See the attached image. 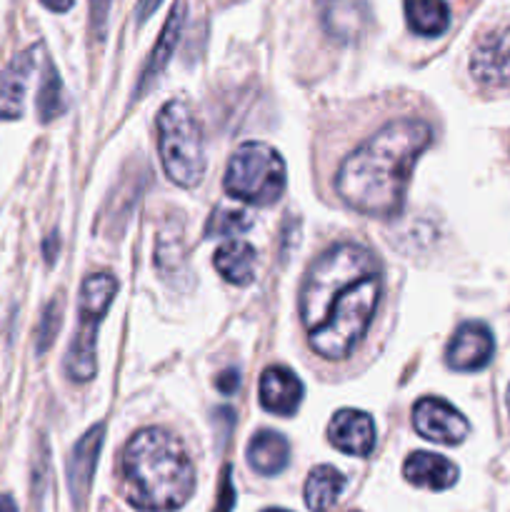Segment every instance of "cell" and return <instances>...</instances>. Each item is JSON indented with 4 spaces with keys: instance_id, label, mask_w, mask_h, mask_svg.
I'll use <instances>...</instances> for the list:
<instances>
[{
    "instance_id": "obj_16",
    "label": "cell",
    "mask_w": 510,
    "mask_h": 512,
    "mask_svg": "<svg viewBox=\"0 0 510 512\" xmlns=\"http://www.w3.org/2000/svg\"><path fill=\"white\" fill-rule=\"evenodd\" d=\"M183 23H185V0H178L173 10H170L168 20H165L163 30H160V38L155 43L153 53H150L148 63L143 68V78H140L138 85V95H143L148 90V85L163 73L165 65L170 63V55L175 53V45H178L180 33H183Z\"/></svg>"
},
{
    "instance_id": "obj_24",
    "label": "cell",
    "mask_w": 510,
    "mask_h": 512,
    "mask_svg": "<svg viewBox=\"0 0 510 512\" xmlns=\"http://www.w3.org/2000/svg\"><path fill=\"white\" fill-rule=\"evenodd\" d=\"M110 0H90V20H93V30L98 38L105 33V20H108Z\"/></svg>"
},
{
    "instance_id": "obj_19",
    "label": "cell",
    "mask_w": 510,
    "mask_h": 512,
    "mask_svg": "<svg viewBox=\"0 0 510 512\" xmlns=\"http://www.w3.org/2000/svg\"><path fill=\"white\" fill-rule=\"evenodd\" d=\"M343 488L345 478L338 470L330 468V465H318L305 483V503L313 512H328L338 503Z\"/></svg>"
},
{
    "instance_id": "obj_15",
    "label": "cell",
    "mask_w": 510,
    "mask_h": 512,
    "mask_svg": "<svg viewBox=\"0 0 510 512\" xmlns=\"http://www.w3.org/2000/svg\"><path fill=\"white\" fill-rule=\"evenodd\" d=\"M323 25L340 40H355L368 28L370 10L365 0H320Z\"/></svg>"
},
{
    "instance_id": "obj_1",
    "label": "cell",
    "mask_w": 510,
    "mask_h": 512,
    "mask_svg": "<svg viewBox=\"0 0 510 512\" xmlns=\"http://www.w3.org/2000/svg\"><path fill=\"white\" fill-rule=\"evenodd\" d=\"M383 293L380 263L370 250L343 243L320 255L300 288V320L320 358L343 360L373 323Z\"/></svg>"
},
{
    "instance_id": "obj_11",
    "label": "cell",
    "mask_w": 510,
    "mask_h": 512,
    "mask_svg": "<svg viewBox=\"0 0 510 512\" xmlns=\"http://www.w3.org/2000/svg\"><path fill=\"white\" fill-rule=\"evenodd\" d=\"M38 63V48H28L15 55L8 68L0 73V120H18L25 110V93H28L30 75Z\"/></svg>"
},
{
    "instance_id": "obj_14",
    "label": "cell",
    "mask_w": 510,
    "mask_h": 512,
    "mask_svg": "<svg viewBox=\"0 0 510 512\" xmlns=\"http://www.w3.org/2000/svg\"><path fill=\"white\" fill-rule=\"evenodd\" d=\"M103 425H95L90 428L83 438L78 440L73 450V458H70V468H68V478H70V490H73V498L78 503H83L85 495L90 490V480H93L95 473V463H98V453L100 445H103Z\"/></svg>"
},
{
    "instance_id": "obj_26",
    "label": "cell",
    "mask_w": 510,
    "mask_h": 512,
    "mask_svg": "<svg viewBox=\"0 0 510 512\" xmlns=\"http://www.w3.org/2000/svg\"><path fill=\"white\" fill-rule=\"evenodd\" d=\"M160 3H163V0H138V10H135V13H138L140 23H145V20L160 8Z\"/></svg>"
},
{
    "instance_id": "obj_27",
    "label": "cell",
    "mask_w": 510,
    "mask_h": 512,
    "mask_svg": "<svg viewBox=\"0 0 510 512\" xmlns=\"http://www.w3.org/2000/svg\"><path fill=\"white\" fill-rule=\"evenodd\" d=\"M230 505H233V490H230L228 470H225V478H223V503H220V512H228Z\"/></svg>"
},
{
    "instance_id": "obj_20",
    "label": "cell",
    "mask_w": 510,
    "mask_h": 512,
    "mask_svg": "<svg viewBox=\"0 0 510 512\" xmlns=\"http://www.w3.org/2000/svg\"><path fill=\"white\" fill-rule=\"evenodd\" d=\"M405 18L413 33L433 38L448 30L450 10L445 0H405Z\"/></svg>"
},
{
    "instance_id": "obj_17",
    "label": "cell",
    "mask_w": 510,
    "mask_h": 512,
    "mask_svg": "<svg viewBox=\"0 0 510 512\" xmlns=\"http://www.w3.org/2000/svg\"><path fill=\"white\" fill-rule=\"evenodd\" d=\"M255 260L258 253L245 240H230V243L220 245L213 255V265L228 283L248 285L255 278Z\"/></svg>"
},
{
    "instance_id": "obj_25",
    "label": "cell",
    "mask_w": 510,
    "mask_h": 512,
    "mask_svg": "<svg viewBox=\"0 0 510 512\" xmlns=\"http://www.w3.org/2000/svg\"><path fill=\"white\" fill-rule=\"evenodd\" d=\"M215 385H218V390L223 395H233L235 390H238V385H240L238 370H225V373L220 375L218 380H215Z\"/></svg>"
},
{
    "instance_id": "obj_28",
    "label": "cell",
    "mask_w": 510,
    "mask_h": 512,
    "mask_svg": "<svg viewBox=\"0 0 510 512\" xmlns=\"http://www.w3.org/2000/svg\"><path fill=\"white\" fill-rule=\"evenodd\" d=\"M48 10H55V13H65V10L73 8L75 0H40Z\"/></svg>"
},
{
    "instance_id": "obj_31",
    "label": "cell",
    "mask_w": 510,
    "mask_h": 512,
    "mask_svg": "<svg viewBox=\"0 0 510 512\" xmlns=\"http://www.w3.org/2000/svg\"><path fill=\"white\" fill-rule=\"evenodd\" d=\"M505 400H508V410H510V388H508V398H505Z\"/></svg>"
},
{
    "instance_id": "obj_7",
    "label": "cell",
    "mask_w": 510,
    "mask_h": 512,
    "mask_svg": "<svg viewBox=\"0 0 510 512\" xmlns=\"http://www.w3.org/2000/svg\"><path fill=\"white\" fill-rule=\"evenodd\" d=\"M470 75L488 90L510 88V28L480 38L470 58Z\"/></svg>"
},
{
    "instance_id": "obj_5",
    "label": "cell",
    "mask_w": 510,
    "mask_h": 512,
    "mask_svg": "<svg viewBox=\"0 0 510 512\" xmlns=\"http://www.w3.org/2000/svg\"><path fill=\"white\" fill-rule=\"evenodd\" d=\"M225 193L250 205H270L285 190V163L270 145L243 143L225 170Z\"/></svg>"
},
{
    "instance_id": "obj_18",
    "label": "cell",
    "mask_w": 510,
    "mask_h": 512,
    "mask_svg": "<svg viewBox=\"0 0 510 512\" xmlns=\"http://www.w3.org/2000/svg\"><path fill=\"white\" fill-rule=\"evenodd\" d=\"M290 460V445L288 440L273 430H260L253 435L248 445V463L255 473L260 475H275L288 465Z\"/></svg>"
},
{
    "instance_id": "obj_29",
    "label": "cell",
    "mask_w": 510,
    "mask_h": 512,
    "mask_svg": "<svg viewBox=\"0 0 510 512\" xmlns=\"http://www.w3.org/2000/svg\"><path fill=\"white\" fill-rule=\"evenodd\" d=\"M0 512H18L15 508V500L10 495H0Z\"/></svg>"
},
{
    "instance_id": "obj_10",
    "label": "cell",
    "mask_w": 510,
    "mask_h": 512,
    "mask_svg": "<svg viewBox=\"0 0 510 512\" xmlns=\"http://www.w3.org/2000/svg\"><path fill=\"white\" fill-rule=\"evenodd\" d=\"M328 438L340 453L365 458L375 448V423L363 410H340L330 420Z\"/></svg>"
},
{
    "instance_id": "obj_4",
    "label": "cell",
    "mask_w": 510,
    "mask_h": 512,
    "mask_svg": "<svg viewBox=\"0 0 510 512\" xmlns=\"http://www.w3.org/2000/svg\"><path fill=\"white\" fill-rule=\"evenodd\" d=\"M158 153L165 175L180 188H195L205 175L203 128L183 100H170L158 113Z\"/></svg>"
},
{
    "instance_id": "obj_12",
    "label": "cell",
    "mask_w": 510,
    "mask_h": 512,
    "mask_svg": "<svg viewBox=\"0 0 510 512\" xmlns=\"http://www.w3.org/2000/svg\"><path fill=\"white\" fill-rule=\"evenodd\" d=\"M300 400H303V383L290 368L273 365L260 375V405L268 413L288 418L300 408Z\"/></svg>"
},
{
    "instance_id": "obj_2",
    "label": "cell",
    "mask_w": 510,
    "mask_h": 512,
    "mask_svg": "<svg viewBox=\"0 0 510 512\" xmlns=\"http://www.w3.org/2000/svg\"><path fill=\"white\" fill-rule=\"evenodd\" d=\"M430 140L433 130L423 120H390L343 160L335 175L340 200L370 218L398 215L413 165Z\"/></svg>"
},
{
    "instance_id": "obj_9",
    "label": "cell",
    "mask_w": 510,
    "mask_h": 512,
    "mask_svg": "<svg viewBox=\"0 0 510 512\" xmlns=\"http://www.w3.org/2000/svg\"><path fill=\"white\" fill-rule=\"evenodd\" d=\"M493 350L495 343L490 330L483 323L470 320V323H463L455 330L448 350H445V360L458 373H475V370H483L490 363Z\"/></svg>"
},
{
    "instance_id": "obj_21",
    "label": "cell",
    "mask_w": 510,
    "mask_h": 512,
    "mask_svg": "<svg viewBox=\"0 0 510 512\" xmlns=\"http://www.w3.org/2000/svg\"><path fill=\"white\" fill-rule=\"evenodd\" d=\"M65 110V90L63 80H60L58 70L50 60H45L43 78H40L38 88V115L43 123H50L53 118H58Z\"/></svg>"
},
{
    "instance_id": "obj_30",
    "label": "cell",
    "mask_w": 510,
    "mask_h": 512,
    "mask_svg": "<svg viewBox=\"0 0 510 512\" xmlns=\"http://www.w3.org/2000/svg\"><path fill=\"white\" fill-rule=\"evenodd\" d=\"M263 512H290V510H280V508H270V510H263Z\"/></svg>"
},
{
    "instance_id": "obj_13",
    "label": "cell",
    "mask_w": 510,
    "mask_h": 512,
    "mask_svg": "<svg viewBox=\"0 0 510 512\" xmlns=\"http://www.w3.org/2000/svg\"><path fill=\"white\" fill-rule=\"evenodd\" d=\"M405 480L418 488H430V490H448L450 485H455L458 480V468L450 463L448 458L435 453H413L405 460Z\"/></svg>"
},
{
    "instance_id": "obj_6",
    "label": "cell",
    "mask_w": 510,
    "mask_h": 512,
    "mask_svg": "<svg viewBox=\"0 0 510 512\" xmlns=\"http://www.w3.org/2000/svg\"><path fill=\"white\" fill-rule=\"evenodd\" d=\"M115 283L110 275H90L80 285V298H78V315H80V328L75 333L73 343L68 348V358H65V370L73 380L78 383H88L98 370L95 363V340H98V325L100 320L108 313L110 303L115 298Z\"/></svg>"
},
{
    "instance_id": "obj_3",
    "label": "cell",
    "mask_w": 510,
    "mask_h": 512,
    "mask_svg": "<svg viewBox=\"0 0 510 512\" xmlns=\"http://www.w3.org/2000/svg\"><path fill=\"white\" fill-rule=\"evenodd\" d=\"M120 473L128 500L143 512L178 510L195 490V468L183 443L163 428H145L128 440Z\"/></svg>"
},
{
    "instance_id": "obj_22",
    "label": "cell",
    "mask_w": 510,
    "mask_h": 512,
    "mask_svg": "<svg viewBox=\"0 0 510 512\" xmlns=\"http://www.w3.org/2000/svg\"><path fill=\"white\" fill-rule=\"evenodd\" d=\"M253 228V218L243 208H218L210 215L205 225L208 238H230V235H243Z\"/></svg>"
},
{
    "instance_id": "obj_23",
    "label": "cell",
    "mask_w": 510,
    "mask_h": 512,
    "mask_svg": "<svg viewBox=\"0 0 510 512\" xmlns=\"http://www.w3.org/2000/svg\"><path fill=\"white\" fill-rule=\"evenodd\" d=\"M60 313H63V303H60V300H53V303L45 308L38 328V353H45V350L50 348V343H53L55 335H58Z\"/></svg>"
},
{
    "instance_id": "obj_8",
    "label": "cell",
    "mask_w": 510,
    "mask_h": 512,
    "mask_svg": "<svg viewBox=\"0 0 510 512\" xmlns=\"http://www.w3.org/2000/svg\"><path fill=\"white\" fill-rule=\"evenodd\" d=\"M413 425L425 440L440 445H458L468 435L470 425L458 410L440 398L418 400L413 410Z\"/></svg>"
}]
</instances>
